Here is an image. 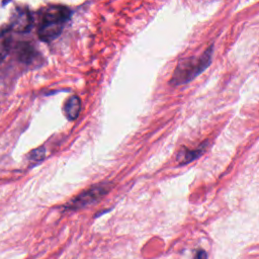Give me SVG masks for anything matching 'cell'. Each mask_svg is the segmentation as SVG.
Masks as SVG:
<instances>
[{"instance_id": "obj_4", "label": "cell", "mask_w": 259, "mask_h": 259, "mask_svg": "<svg viewBox=\"0 0 259 259\" xmlns=\"http://www.w3.org/2000/svg\"><path fill=\"white\" fill-rule=\"evenodd\" d=\"M32 23L33 19L30 11L27 8L17 7L11 17L10 29L15 32L24 33L31 29Z\"/></svg>"}, {"instance_id": "obj_2", "label": "cell", "mask_w": 259, "mask_h": 259, "mask_svg": "<svg viewBox=\"0 0 259 259\" xmlns=\"http://www.w3.org/2000/svg\"><path fill=\"white\" fill-rule=\"evenodd\" d=\"M212 51L213 47L210 46L199 57H189L181 60L173 72L170 83L173 86H179L189 83L196 78L209 66Z\"/></svg>"}, {"instance_id": "obj_10", "label": "cell", "mask_w": 259, "mask_h": 259, "mask_svg": "<svg viewBox=\"0 0 259 259\" xmlns=\"http://www.w3.org/2000/svg\"><path fill=\"white\" fill-rule=\"evenodd\" d=\"M194 259H207V255L206 252L202 249H198L195 251L194 254Z\"/></svg>"}, {"instance_id": "obj_9", "label": "cell", "mask_w": 259, "mask_h": 259, "mask_svg": "<svg viewBox=\"0 0 259 259\" xmlns=\"http://www.w3.org/2000/svg\"><path fill=\"white\" fill-rule=\"evenodd\" d=\"M45 153H46L45 148L44 147H39V148L33 150L32 152H30L29 158L33 162H40L45 158Z\"/></svg>"}, {"instance_id": "obj_6", "label": "cell", "mask_w": 259, "mask_h": 259, "mask_svg": "<svg viewBox=\"0 0 259 259\" xmlns=\"http://www.w3.org/2000/svg\"><path fill=\"white\" fill-rule=\"evenodd\" d=\"M81 110V100L77 95L69 97L64 104V112L69 120H75Z\"/></svg>"}, {"instance_id": "obj_5", "label": "cell", "mask_w": 259, "mask_h": 259, "mask_svg": "<svg viewBox=\"0 0 259 259\" xmlns=\"http://www.w3.org/2000/svg\"><path fill=\"white\" fill-rule=\"evenodd\" d=\"M205 148H206L205 145H200V147H198L195 150H189L185 147H181V149L178 151L176 155L177 163L179 165H184L192 162L193 160L197 159L203 154V152L205 151Z\"/></svg>"}, {"instance_id": "obj_3", "label": "cell", "mask_w": 259, "mask_h": 259, "mask_svg": "<svg viewBox=\"0 0 259 259\" xmlns=\"http://www.w3.org/2000/svg\"><path fill=\"white\" fill-rule=\"evenodd\" d=\"M111 188V184L108 182H102L90 186L88 189L81 192L71 201H69L67 208L69 209H79L85 207L89 204L102 198Z\"/></svg>"}, {"instance_id": "obj_7", "label": "cell", "mask_w": 259, "mask_h": 259, "mask_svg": "<svg viewBox=\"0 0 259 259\" xmlns=\"http://www.w3.org/2000/svg\"><path fill=\"white\" fill-rule=\"evenodd\" d=\"M16 55L20 62L30 64L36 58V52L28 42H19L16 46Z\"/></svg>"}, {"instance_id": "obj_1", "label": "cell", "mask_w": 259, "mask_h": 259, "mask_svg": "<svg viewBox=\"0 0 259 259\" xmlns=\"http://www.w3.org/2000/svg\"><path fill=\"white\" fill-rule=\"evenodd\" d=\"M72 11L62 5H50L41 12V20L38 28V37L44 41H52L59 36L70 19Z\"/></svg>"}, {"instance_id": "obj_8", "label": "cell", "mask_w": 259, "mask_h": 259, "mask_svg": "<svg viewBox=\"0 0 259 259\" xmlns=\"http://www.w3.org/2000/svg\"><path fill=\"white\" fill-rule=\"evenodd\" d=\"M11 48V35L8 30L0 32V63L7 57Z\"/></svg>"}]
</instances>
